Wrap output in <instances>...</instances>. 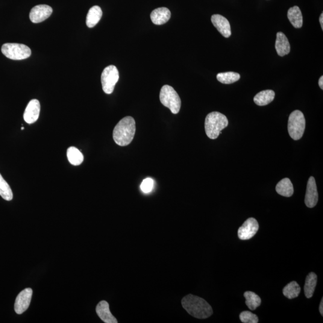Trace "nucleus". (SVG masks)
<instances>
[{
  "label": "nucleus",
  "mask_w": 323,
  "mask_h": 323,
  "mask_svg": "<svg viewBox=\"0 0 323 323\" xmlns=\"http://www.w3.org/2000/svg\"><path fill=\"white\" fill-rule=\"evenodd\" d=\"M182 306L188 313L196 319H205L213 313L212 308L206 301L198 296L189 295L181 301Z\"/></svg>",
  "instance_id": "1"
},
{
  "label": "nucleus",
  "mask_w": 323,
  "mask_h": 323,
  "mask_svg": "<svg viewBox=\"0 0 323 323\" xmlns=\"http://www.w3.org/2000/svg\"><path fill=\"white\" fill-rule=\"evenodd\" d=\"M136 131V124L133 117L126 116L120 120L114 128L113 138L117 145L126 146L130 145Z\"/></svg>",
  "instance_id": "2"
},
{
  "label": "nucleus",
  "mask_w": 323,
  "mask_h": 323,
  "mask_svg": "<svg viewBox=\"0 0 323 323\" xmlns=\"http://www.w3.org/2000/svg\"><path fill=\"white\" fill-rule=\"evenodd\" d=\"M229 124L227 117L222 113L214 111L205 118V130L207 136L211 140L217 139L222 131Z\"/></svg>",
  "instance_id": "3"
},
{
  "label": "nucleus",
  "mask_w": 323,
  "mask_h": 323,
  "mask_svg": "<svg viewBox=\"0 0 323 323\" xmlns=\"http://www.w3.org/2000/svg\"><path fill=\"white\" fill-rule=\"evenodd\" d=\"M160 98L162 104L168 108L172 113L176 114L179 113L181 101L180 96L174 88L169 85H164L161 88Z\"/></svg>",
  "instance_id": "4"
},
{
  "label": "nucleus",
  "mask_w": 323,
  "mask_h": 323,
  "mask_svg": "<svg viewBox=\"0 0 323 323\" xmlns=\"http://www.w3.org/2000/svg\"><path fill=\"white\" fill-rule=\"evenodd\" d=\"M306 121L304 114L299 110H295L290 114L288 122V131L291 138L299 140L303 136Z\"/></svg>",
  "instance_id": "5"
},
{
  "label": "nucleus",
  "mask_w": 323,
  "mask_h": 323,
  "mask_svg": "<svg viewBox=\"0 0 323 323\" xmlns=\"http://www.w3.org/2000/svg\"><path fill=\"white\" fill-rule=\"evenodd\" d=\"M1 52L12 60H22L30 57L31 51L27 46L18 43H5L2 46Z\"/></svg>",
  "instance_id": "6"
},
{
  "label": "nucleus",
  "mask_w": 323,
  "mask_h": 323,
  "mask_svg": "<svg viewBox=\"0 0 323 323\" xmlns=\"http://www.w3.org/2000/svg\"><path fill=\"white\" fill-rule=\"evenodd\" d=\"M119 79V73L116 67L113 65L107 67L101 75V83L104 92L107 94L112 93Z\"/></svg>",
  "instance_id": "7"
},
{
  "label": "nucleus",
  "mask_w": 323,
  "mask_h": 323,
  "mask_svg": "<svg viewBox=\"0 0 323 323\" xmlns=\"http://www.w3.org/2000/svg\"><path fill=\"white\" fill-rule=\"evenodd\" d=\"M258 228L259 226L257 220L254 218H249L239 228L238 236L242 240L251 239L256 234Z\"/></svg>",
  "instance_id": "8"
},
{
  "label": "nucleus",
  "mask_w": 323,
  "mask_h": 323,
  "mask_svg": "<svg viewBox=\"0 0 323 323\" xmlns=\"http://www.w3.org/2000/svg\"><path fill=\"white\" fill-rule=\"evenodd\" d=\"M32 295V290L31 288H27L19 293L14 303V311L16 314L20 315L28 310L31 303Z\"/></svg>",
  "instance_id": "9"
},
{
  "label": "nucleus",
  "mask_w": 323,
  "mask_h": 323,
  "mask_svg": "<svg viewBox=\"0 0 323 323\" xmlns=\"http://www.w3.org/2000/svg\"><path fill=\"white\" fill-rule=\"evenodd\" d=\"M52 11V8L49 5H38L32 8L29 13V19L34 23H40L51 16Z\"/></svg>",
  "instance_id": "10"
},
{
  "label": "nucleus",
  "mask_w": 323,
  "mask_h": 323,
  "mask_svg": "<svg viewBox=\"0 0 323 323\" xmlns=\"http://www.w3.org/2000/svg\"><path fill=\"white\" fill-rule=\"evenodd\" d=\"M318 200L319 194L317 192L315 178L311 177L308 181L305 203L308 208H313L316 206Z\"/></svg>",
  "instance_id": "11"
},
{
  "label": "nucleus",
  "mask_w": 323,
  "mask_h": 323,
  "mask_svg": "<svg viewBox=\"0 0 323 323\" xmlns=\"http://www.w3.org/2000/svg\"><path fill=\"white\" fill-rule=\"evenodd\" d=\"M40 112V102L36 99H32L25 108L23 114V119L28 124H32L39 119Z\"/></svg>",
  "instance_id": "12"
},
{
  "label": "nucleus",
  "mask_w": 323,
  "mask_h": 323,
  "mask_svg": "<svg viewBox=\"0 0 323 323\" xmlns=\"http://www.w3.org/2000/svg\"><path fill=\"white\" fill-rule=\"evenodd\" d=\"M211 22L223 37L229 38L231 36L230 23L226 17L220 14H214L211 17Z\"/></svg>",
  "instance_id": "13"
},
{
  "label": "nucleus",
  "mask_w": 323,
  "mask_h": 323,
  "mask_svg": "<svg viewBox=\"0 0 323 323\" xmlns=\"http://www.w3.org/2000/svg\"><path fill=\"white\" fill-rule=\"evenodd\" d=\"M96 312L102 321L105 323H117V319L111 314L110 310L109 304L105 301L99 302L97 305Z\"/></svg>",
  "instance_id": "14"
},
{
  "label": "nucleus",
  "mask_w": 323,
  "mask_h": 323,
  "mask_svg": "<svg viewBox=\"0 0 323 323\" xmlns=\"http://www.w3.org/2000/svg\"><path fill=\"white\" fill-rule=\"evenodd\" d=\"M151 20L155 25H163L168 21L171 17V11L166 7L158 8L152 11Z\"/></svg>",
  "instance_id": "15"
},
{
  "label": "nucleus",
  "mask_w": 323,
  "mask_h": 323,
  "mask_svg": "<svg viewBox=\"0 0 323 323\" xmlns=\"http://www.w3.org/2000/svg\"><path fill=\"white\" fill-rule=\"evenodd\" d=\"M275 49L280 57L289 54L290 52V45L286 35L283 32H278L275 42Z\"/></svg>",
  "instance_id": "16"
},
{
  "label": "nucleus",
  "mask_w": 323,
  "mask_h": 323,
  "mask_svg": "<svg viewBox=\"0 0 323 323\" xmlns=\"http://www.w3.org/2000/svg\"><path fill=\"white\" fill-rule=\"evenodd\" d=\"M288 19L292 25L296 28H300L303 25V17L300 8L294 6L289 8L287 13Z\"/></svg>",
  "instance_id": "17"
},
{
  "label": "nucleus",
  "mask_w": 323,
  "mask_h": 323,
  "mask_svg": "<svg viewBox=\"0 0 323 323\" xmlns=\"http://www.w3.org/2000/svg\"><path fill=\"white\" fill-rule=\"evenodd\" d=\"M275 95V92L272 90L261 91L254 97V101L259 106H265L274 100Z\"/></svg>",
  "instance_id": "18"
},
{
  "label": "nucleus",
  "mask_w": 323,
  "mask_h": 323,
  "mask_svg": "<svg viewBox=\"0 0 323 323\" xmlns=\"http://www.w3.org/2000/svg\"><path fill=\"white\" fill-rule=\"evenodd\" d=\"M102 16V11L101 8L95 5L91 7L88 11L86 17V25L89 28H93L100 20Z\"/></svg>",
  "instance_id": "19"
},
{
  "label": "nucleus",
  "mask_w": 323,
  "mask_h": 323,
  "mask_svg": "<svg viewBox=\"0 0 323 323\" xmlns=\"http://www.w3.org/2000/svg\"><path fill=\"white\" fill-rule=\"evenodd\" d=\"M276 191L279 195L285 197H290L294 193L292 182L288 178H285L279 182L276 186Z\"/></svg>",
  "instance_id": "20"
},
{
  "label": "nucleus",
  "mask_w": 323,
  "mask_h": 323,
  "mask_svg": "<svg viewBox=\"0 0 323 323\" xmlns=\"http://www.w3.org/2000/svg\"><path fill=\"white\" fill-rule=\"evenodd\" d=\"M317 282V276L314 272H311L308 275L305 281L304 293L305 296L308 299L313 297L315 291Z\"/></svg>",
  "instance_id": "21"
},
{
  "label": "nucleus",
  "mask_w": 323,
  "mask_h": 323,
  "mask_svg": "<svg viewBox=\"0 0 323 323\" xmlns=\"http://www.w3.org/2000/svg\"><path fill=\"white\" fill-rule=\"evenodd\" d=\"M67 158L73 165L78 166L83 162L84 157L81 152L75 147H70L67 150Z\"/></svg>",
  "instance_id": "22"
},
{
  "label": "nucleus",
  "mask_w": 323,
  "mask_h": 323,
  "mask_svg": "<svg viewBox=\"0 0 323 323\" xmlns=\"http://www.w3.org/2000/svg\"><path fill=\"white\" fill-rule=\"evenodd\" d=\"M283 294L288 299H292L298 297L301 293V287L297 282L292 281L284 288Z\"/></svg>",
  "instance_id": "23"
},
{
  "label": "nucleus",
  "mask_w": 323,
  "mask_h": 323,
  "mask_svg": "<svg viewBox=\"0 0 323 323\" xmlns=\"http://www.w3.org/2000/svg\"><path fill=\"white\" fill-rule=\"evenodd\" d=\"M241 76L239 73L235 72H225L219 73L217 75V79L223 84H232L239 81Z\"/></svg>",
  "instance_id": "24"
},
{
  "label": "nucleus",
  "mask_w": 323,
  "mask_h": 323,
  "mask_svg": "<svg viewBox=\"0 0 323 323\" xmlns=\"http://www.w3.org/2000/svg\"><path fill=\"white\" fill-rule=\"evenodd\" d=\"M245 298V304L249 310H255L260 306L261 304V299L254 292H246L243 294Z\"/></svg>",
  "instance_id": "25"
},
{
  "label": "nucleus",
  "mask_w": 323,
  "mask_h": 323,
  "mask_svg": "<svg viewBox=\"0 0 323 323\" xmlns=\"http://www.w3.org/2000/svg\"><path fill=\"white\" fill-rule=\"evenodd\" d=\"M0 196L8 201L12 200L13 197L12 190L1 174H0Z\"/></svg>",
  "instance_id": "26"
},
{
  "label": "nucleus",
  "mask_w": 323,
  "mask_h": 323,
  "mask_svg": "<svg viewBox=\"0 0 323 323\" xmlns=\"http://www.w3.org/2000/svg\"><path fill=\"white\" fill-rule=\"evenodd\" d=\"M240 318L241 321L243 323H257L258 322L257 316L250 311H243L240 314Z\"/></svg>",
  "instance_id": "27"
},
{
  "label": "nucleus",
  "mask_w": 323,
  "mask_h": 323,
  "mask_svg": "<svg viewBox=\"0 0 323 323\" xmlns=\"http://www.w3.org/2000/svg\"><path fill=\"white\" fill-rule=\"evenodd\" d=\"M153 187H154V180L152 178H146L144 180L142 184H141V189L143 192L148 193L151 192Z\"/></svg>",
  "instance_id": "28"
},
{
  "label": "nucleus",
  "mask_w": 323,
  "mask_h": 323,
  "mask_svg": "<svg viewBox=\"0 0 323 323\" xmlns=\"http://www.w3.org/2000/svg\"><path fill=\"white\" fill-rule=\"evenodd\" d=\"M320 313L321 314V315H323V299L322 298L321 303L320 304L319 307Z\"/></svg>",
  "instance_id": "29"
},
{
  "label": "nucleus",
  "mask_w": 323,
  "mask_h": 323,
  "mask_svg": "<svg viewBox=\"0 0 323 323\" xmlns=\"http://www.w3.org/2000/svg\"><path fill=\"white\" fill-rule=\"evenodd\" d=\"M319 86L321 89H323V76H321V78H320L319 81Z\"/></svg>",
  "instance_id": "30"
},
{
  "label": "nucleus",
  "mask_w": 323,
  "mask_h": 323,
  "mask_svg": "<svg viewBox=\"0 0 323 323\" xmlns=\"http://www.w3.org/2000/svg\"><path fill=\"white\" fill-rule=\"evenodd\" d=\"M320 25H321L322 29H323V13L321 14V16H320Z\"/></svg>",
  "instance_id": "31"
},
{
  "label": "nucleus",
  "mask_w": 323,
  "mask_h": 323,
  "mask_svg": "<svg viewBox=\"0 0 323 323\" xmlns=\"http://www.w3.org/2000/svg\"><path fill=\"white\" fill-rule=\"evenodd\" d=\"M21 129H22V130H23V129H24V128L22 127V128H21Z\"/></svg>",
  "instance_id": "32"
}]
</instances>
